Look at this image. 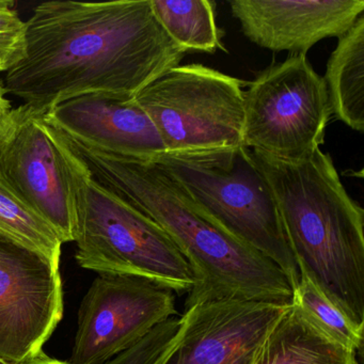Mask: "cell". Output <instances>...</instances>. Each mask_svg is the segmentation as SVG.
Here are the masks:
<instances>
[{
  "label": "cell",
  "mask_w": 364,
  "mask_h": 364,
  "mask_svg": "<svg viewBox=\"0 0 364 364\" xmlns=\"http://www.w3.org/2000/svg\"><path fill=\"white\" fill-rule=\"evenodd\" d=\"M25 25L24 58L4 87L42 114L82 95L135 99L187 53L166 33L151 0L48 1Z\"/></svg>",
  "instance_id": "1"
},
{
  "label": "cell",
  "mask_w": 364,
  "mask_h": 364,
  "mask_svg": "<svg viewBox=\"0 0 364 364\" xmlns=\"http://www.w3.org/2000/svg\"><path fill=\"white\" fill-rule=\"evenodd\" d=\"M291 304L334 342L355 353L362 348L364 326L353 323L304 272H299Z\"/></svg>",
  "instance_id": "18"
},
{
  "label": "cell",
  "mask_w": 364,
  "mask_h": 364,
  "mask_svg": "<svg viewBox=\"0 0 364 364\" xmlns=\"http://www.w3.org/2000/svg\"><path fill=\"white\" fill-rule=\"evenodd\" d=\"M172 289L150 279L102 274L78 309L71 364H104L178 316Z\"/></svg>",
  "instance_id": "9"
},
{
  "label": "cell",
  "mask_w": 364,
  "mask_h": 364,
  "mask_svg": "<svg viewBox=\"0 0 364 364\" xmlns=\"http://www.w3.org/2000/svg\"><path fill=\"white\" fill-rule=\"evenodd\" d=\"M244 92L237 78L186 65L172 68L134 100L154 124L166 155L185 157L244 146Z\"/></svg>",
  "instance_id": "6"
},
{
  "label": "cell",
  "mask_w": 364,
  "mask_h": 364,
  "mask_svg": "<svg viewBox=\"0 0 364 364\" xmlns=\"http://www.w3.org/2000/svg\"><path fill=\"white\" fill-rule=\"evenodd\" d=\"M59 134L97 182L152 219L182 253L195 279L186 308L219 299L291 304L283 270L215 225L159 164L114 156Z\"/></svg>",
  "instance_id": "2"
},
{
  "label": "cell",
  "mask_w": 364,
  "mask_h": 364,
  "mask_svg": "<svg viewBox=\"0 0 364 364\" xmlns=\"http://www.w3.org/2000/svg\"><path fill=\"white\" fill-rule=\"evenodd\" d=\"M166 33L186 52L215 53L220 46L214 4L208 0H151Z\"/></svg>",
  "instance_id": "16"
},
{
  "label": "cell",
  "mask_w": 364,
  "mask_h": 364,
  "mask_svg": "<svg viewBox=\"0 0 364 364\" xmlns=\"http://www.w3.org/2000/svg\"><path fill=\"white\" fill-rule=\"evenodd\" d=\"M23 364H71L70 362L60 361V360L54 359V358L48 357L46 353H41L37 357L33 358L29 361Z\"/></svg>",
  "instance_id": "22"
},
{
  "label": "cell",
  "mask_w": 364,
  "mask_h": 364,
  "mask_svg": "<svg viewBox=\"0 0 364 364\" xmlns=\"http://www.w3.org/2000/svg\"><path fill=\"white\" fill-rule=\"evenodd\" d=\"M0 235L53 259H61L63 242L0 176Z\"/></svg>",
  "instance_id": "17"
},
{
  "label": "cell",
  "mask_w": 364,
  "mask_h": 364,
  "mask_svg": "<svg viewBox=\"0 0 364 364\" xmlns=\"http://www.w3.org/2000/svg\"><path fill=\"white\" fill-rule=\"evenodd\" d=\"M0 176L63 244L74 242L71 151L44 114L24 104L10 112L0 127Z\"/></svg>",
  "instance_id": "8"
},
{
  "label": "cell",
  "mask_w": 364,
  "mask_h": 364,
  "mask_svg": "<svg viewBox=\"0 0 364 364\" xmlns=\"http://www.w3.org/2000/svg\"><path fill=\"white\" fill-rule=\"evenodd\" d=\"M289 306L240 299L191 304L181 315L180 340L164 364H251Z\"/></svg>",
  "instance_id": "11"
},
{
  "label": "cell",
  "mask_w": 364,
  "mask_h": 364,
  "mask_svg": "<svg viewBox=\"0 0 364 364\" xmlns=\"http://www.w3.org/2000/svg\"><path fill=\"white\" fill-rule=\"evenodd\" d=\"M242 33L259 48L306 55L327 38H341L361 18L363 0H231Z\"/></svg>",
  "instance_id": "12"
},
{
  "label": "cell",
  "mask_w": 364,
  "mask_h": 364,
  "mask_svg": "<svg viewBox=\"0 0 364 364\" xmlns=\"http://www.w3.org/2000/svg\"><path fill=\"white\" fill-rule=\"evenodd\" d=\"M6 95H7V92H6L5 87L0 84V127L4 124L6 119L9 117L10 112L14 109Z\"/></svg>",
  "instance_id": "21"
},
{
  "label": "cell",
  "mask_w": 364,
  "mask_h": 364,
  "mask_svg": "<svg viewBox=\"0 0 364 364\" xmlns=\"http://www.w3.org/2000/svg\"><path fill=\"white\" fill-rule=\"evenodd\" d=\"M0 364H8V363H6V362L1 361V360H0Z\"/></svg>",
  "instance_id": "23"
},
{
  "label": "cell",
  "mask_w": 364,
  "mask_h": 364,
  "mask_svg": "<svg viewBox=\"0 0 364 364\" xmlns=\"http://www.w3.org/2000/svg\"><path fill=\"white\" fill-rule=\"evenodd\" d=\"M182 316L157 326L137 344L104 364H164L180 340Z\"/></svg>",
  "instance_id": "19"
},
{
  "label": "cell",
  "mask_w": 364,
  "mask_h": 364,
  "mask_svg": "<svg viewBox=\"0 0 364 364\" xmlns=\"http://www.w3.org/2000/svg\"><path fill=\"white\" fill-rule=\"evenodd\" d=\"M44 118L67 137L107 154L146 161L166 155L154 124L134 99L82 95L55 106Z\"/></svg>",
  "instance_id": "13"
},
{
  "label": "cell",
  "mask_w": 364,
  "mask_h": 364,
  "mask_svg": "<svg viewBox=\"0 0 364 364\" xmlns=\"http://www.w3.org/2000/svg\"><path fill=\"white\" fill-rule=\"evenodd\" d=\"M159 164L225 233L276 263L296 287L299 269L267 181L240 146L195 156L165 155Z\"/></svg>",
  "instance_id": "5"
},
{
  "label": "cell",
  "mask_w": 364,
  "mask_h": 364,
  "mask_svg": "<svg viewBox=\"0 0 364 364\" xmlns=\"http://www.w3.org/2000/svg\"><path fill=\"white\" fill-rule=\"evenodd\" d=\"M244 99L245 148L287 161L321 150L332 112L323 78L306 55H291L262 72Z\"/></svg>",
  "instance_id": "7"
},
{
  "label": "cell",
  "mask_w": 364,
  "mask_h": 364,
  "mask_svg": "<svg viewBox=\"0 0 364 364\" xmlns=\"http://www.w3.org/2000/svg\"><path fill=\"white\" fill-rule=\"evenodd\" d=\"M70 151L78 265L99 274L144 277L174 293L188 294L195 285L193 272L169 236L152 219L97 182Z\"/></svg>",
  "instance_id": "4"
},
{
  "label": "cell",
  "mask_w": 364,
  "mask_h": 364,
  "mask_svg": "<svg viewBox=\"0 0 364 364\" xmlns=\"http://www.w3.org/2000/svg\"><path fill=\"white\" fill-rule=\"evenodd\" d=\"M63 304L60 261L0 235V360L23 364L43 353Z\"/></svg>",
  "instance_id": "10"
},
{
  "label": "cell",
  "mask_w": 364,
  "mask_h": 364,
  "mask_svg": "<svg viewBox=\"0 0 364 364\" xmlns=\"http://www.w3.org/2000/svg\"><path fill=\"white\" fill-rule=\"evenodd\" d=\"M26 25L11 0H0V73L9 72L25 56Z\"/></svg>",
  "instance_id": "20"
},
{
  "label": "cell",
  "mask_w": 364,
  "mask_h": 364,
  "mask_svg": "<svg viewBox=\"0 0 364 364\" xmlns=\"http://www.w3.org/2000/svg\"><path fill=\"white\" fill-rule=\"evenodd\" d=\"M326 89L332 114L353 131H364V18L338 38L327 63Z\"/></svg>",
  "instance_id": "15"
},
{
  "label": "cell",
  "mask_w": 364,
  "mask_h": 364,
  "mask_svg": "<svg viewBox=\"0 0 364 364\" xmlns=\"http://www.w3.org/2000/svg\"><path fill=\"white\" fill-rule=\"evenodd\" d=\"M250 155L272 189L298 269L364 326V210L331 156L321 149L298 161Z\"/></svg>",
  "instance_id": "3"
},
{
  "label": "cell",
  "mask_w": 364,
  "mask_h": 364,
  "mask_svg": "<svg viewBox=\"0 0 364 364\" xmlns=\"http://www.w3.org/2000/svg\"><path fill=\"white\" fill-rule=\"evenodd\" d=\"M251 364H359L357 353L334 342L291 304Z\"/></svg>",
  "instance_id": "14"
}]
</instances>
